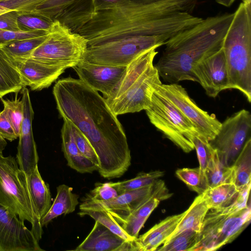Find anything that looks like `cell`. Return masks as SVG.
<instances>
[{"label":"cell","instance_id":"35","mask_svg":"<svg viewBox=\"0 0 251 251\" xmlns=\"http://www.w3.org/2000/svg\"><path fill=\"white\" fill-rule=\"evenodd\" d=\"M78 214L81 217L90 216L126 241L135 239L128 235L112 216L104 210H80Z\"/></svg>","mask_w":251,"mask_h":251},{"label":"cell","instance_id":"48","mask_svg":"<svg viewBox=\"0 0 251 251\" xmlns=\"http://www.w3.org/2000/svg\"><path fill=\"white\" fill-rule=\"evenodd\" d=\"M6 145L7 143L5 139L0 135V153H2V151L4 150Z\"/></svg>","mask_w":251,"mask_h":251},{"label":"cell","instance_id":"20","mask_svg":"<svg viewBox=\"0 0 251 251\" xmlns=\"http://www.w3.org/2000/svg\"><path fill=\"white\" fill-rule=\"evenodd\" d=\"M172 195L164 182L159 179L153 194L118 224L130 237L133 238L138 237L141 229L160 201L169 198Z\"/></svg>","mask_w":251,"mask_h":251},{"label":"cell","instance_id":"28","mask_svg":"<svg viewBox=\"0 0 251 251\" xmlns=\"http://www.w3.org/2000/svg\"><path fill=\"white\" fill-rule=\"evenodd\" d=\"M241 191L232 183H225L208 189L202 195L209 209L220 210L234 204Z\"/></svg>","mask_w":251,"mask_h":251},{"label":"cell","instance_id":"22","mask_svg":"<svg viewBox=\"0 0 251 251\" xmlns=\"http://www.w3.org/2000/svg\"><path fill=\"white\" fill-rule=\"evenodd\" d=\"M125 240L97 221L76 251H119Z\"/></svg>","mask_w":251,"mask_h":251},{"label":"cell","instance_id":"32","mask_svg":"<svg viewBox=\"0 0 251 251\" xmlns=\"http://www.w3.org/2000/svg\"><path fill=\"white\" fill-rule=\"evenodd\" d=\"M200 232L187 229L181 232L165 241L156 251H192L199 242Z\"/></svg>","mask_w":251,"mask_h":251},{"label":"cell","instance_id":"8","mask_svg":"<svg viewBox=\"0 0 251 251\" xmlns=\"http://www.w3.org/2000/svg\"><path fill=\"white\" fill-rule=\"evenodd\" d=\"M145 111L151 124L165 137L186 153L194 150L191 139L194 136L199 134L197 129L157 89L153 93L151 104Z\"/></svg>","mask_w":251,"mask_h":251},{"label":"cell","instance_id":"10","mask_svg":"<svg viewBox=\"0 0 251 251\" xmlns=\"http://www.w3.org/2000/svg\"><path fill=\"white\" fill-rule=\"evenodd\" d=\"M167 40L158 36H129L87 47L84 60L109 66H127L142 52L164 45Z\"/></svg>","mask_w":251,"mask_h":251},{"label":"cell","instance_id":"30","mask_svg":"<svg viewBox=\"0 0 251 251\" xmlns=\"http://www.w3.org/2000/svg\"><path fill=\"white\" fill-rule=\"evenodd\" d=\"M204 173L208 189L223 184L233 183V173L232 166L225 164L220 159L215 149Z\"/></svg>","mask_w":251,"mask_h":251},{"label":"cell","instance_id":"13","mask_svg":"<svg viewBox=\"0 0 251 251\" xmlns=\"http://www.w3.org/2000/svg\"><path fill=\"white\" fill-rule=\"evenodd\" d=\"M95 0H45L34 9L76 32L95 13Z\"/></svg>","mask_w":251,"mask_h":251},{"label":"cell","instance_id":"7","mask_svg":"<svg viewBox=\"0 0 251 251\" xmlns=\"http://www.w3.org/2000/svg\"><path fill=\"white\" fill-rule=\"evenodd\" d=\"M87 48V41L84 37L54 21L45 40L27 57L73 68L84 60Z\"/></svg>","mask_w":251,"mask_h":251},{"label":"cell","instance_id":"31","mask_svg":"<svg viewBox=\"0 0 251 251\" xmlns=\"http://www.w3.org/2000/svg\"><path fill=\"white\" fill-rule=\"evenodd\" d=\"M17 22L21 31H45L50 32L54 21L32 10L19 11Z\"/></svg>","mask_w":251,"mask_h":251},{"label":"cell","instance_id":"45","mask_svg":"<svg viewBox=\"0 0 251 251\" xmlns=\"http://www.w3.org/2000/svg\"><path fill=\"white\" fill-rule=\"evenodd\" d=\"M129 0H95L94 6L95 12L97 11L111 8L125 3Z\"/></svg>","mask_w":251,"mask_h":251},{"label":"cell","instance_id":"11","mask_svg":"<svg viewBox=\"0 0 251 251\" xmlns=\"http://www.w3.org/2000/svg\"><path fill=\"white\" fill-rule=\"evenodd\" d=\"M251 114L243 109L226 118L214 138L209 141L221 160L231 166L246 142L251 138Z\"/></svg>","mask_w":251,"mask_h":251},{"label":"cell","instance_id":"43","mask_svg":"<svg viewBox=\"0 0 251 251\" xmlns=\"http://www.w3.org/2000/svg\"><path fill=\"white\" fill-rule=\"evenodd\" d=\"M17 11L6 12L0 14V29L20 31L18 27Z\"/></svg>","mask_w":251,"mask_h":251},{"label":"cell","instance_id":"23","mask_svg":"<svg viewBox=\"0 0 251 251\" xmlns=\"http://www.w3.org/2000/svg\"><path fill=\"white\" fill-rule=\"evenodd\" d=\"M62 149L68 165L80 173H92L99 167L79 151L74 140L72 124L64 119L61 129Z\"/></svg>","mask_w":251,"mask_h":251},{"label":"cell","instance_id":"42","mask_svg":"<svg viewBox=\"0 0 251 251\" xmlns=\"http://www.w3.org/2000/svg\"><path fill=\"white\" fill-rule=\"evenodd\" d=\"M45 31H23L0 29V45L4 46L19 40L47 35Z\"/></svg>","mask_w":251,"mask_h":251},{"label":"cell","instance_id":"26","mask_svg":"<svg viewBox=\"0 0 251 251\" xmlns=\"http://www.w3.org/2000/svg\"><path fill=\"white\" fill-rule=\"evenodd\" d=\"M209 210L202 194L199 195L188 209L184 212L175 231L166 241L185 230L193 229L200 232L205 216Z\"/></svg>","mask_w":251,"mask_h":251},{"label":"cell","instance_id":"9","mask_svg":"<svg viewBox=\"0 0 251 251\" xmlns=\"http://www.w3.org/2000/svg\"><path fill=\"white\" fill-rule=\"evenodd\" d=\"M250 204L234 212L210 209L200 231L199 240L192 251H212L232 242L251 222Z\"/></svg>","mask_w":251,"mask_h":251},{"label":"cell","instance_id":"3","mask_svg":"<svg viewBox=\"0 0 251 251\" xmlns=\"http://www.w3.org/2000/svg\"><path fill=\"white\" fill-rule=\"evenodd\" d=\"M233 17L234 13L207 17L167 40L154 65L160 76L170 83L197 82L192 72L194 66L222 48Z\"/></svg>","mask_w":251,"mask_h":251},{"label":"cell","instance_id":"19","mask_svg":"<svg viewBox=\"0 0 251 251\" xmlns=\"http://www.w3.org/2000/svg\"><path fill=\"white\" fill-rule=\"evenodd\" d=\"M13 58L25 87L28 86L32 90L48 88L68 68L65 65L48 64L29 57Z\"/></svg>","mask_w":251,"mask_h":251},{"label":"cell","instance_id":"33","mask_svg":"<svg viewBox=\"0 0 251 251\" xmlns=\"http://www.w3.org/2000/svg\"><path fill=\"white\" fill-rule=\"evenodd\" d=\"M176 174L191 190L199 195L202 194L208 189L204 173L199 167L178 169Z\"/></svg>","mask_w":251,"mask_h":251},{"label":"cell","instance_id":"27","mask_svg":"<svg viewBox=\"0 0 251 251\" xmlns=\"http://www.w3.org/2000/svg\"><path fill=\"white\" fill-rule=\"evenodd\" d=\"M29 184L32 200L41 221L51 207V197L49 184L42 178L38 165L29 176Z\"/></svg>","mask_w":251,"mask_h":251},{"label":"cell","instance_id":"47","mask_svg":"<svg viewBox=\"0 0 251 251\" xmlns=\"http://www.w3.org/2000/svg\"><path fill=\"white\" fill-rule=\"evenodd\" d=\"M235 0H216L218 3L226 6H229Z\"/></svg>","mask_w":251,"mask_h":251},{"label":"cell","instance_id":"38","mask_svg":"<svg viewBox=\"0 0 251 251\" xmlns=\"http://www.w3.org/2000/svg\"><path fill=\"white\" fill-rule=\"evenodd\" d=\"M121 194L116 182L97 183L86 198L96 201H105L113 199Z\"/></svg>","mask_w":251,"mask_h":251},{"label":"cell","instance_id":"40","mask_svg":"<svg viewBox=\"0 0 251 251\" xmlns=\"http://www.w3.org/2000/svg\"><path fill=\"white\" fill-rule=\"evenodd\" d=\"M71 124L74 140L79 151L99 167V158L91 143L85 136L72 123Z\"/></svg>","mask_w":251,"mask_h":251},{"label":"cell","instance_id":"16","mask_svg":"<svg viewBox=\"0 0 251 251\" xmlns=\"http://www.w3.org/2000/svg\"><path fill=\"white\" fill-rule=\"evenodd\" d=\"M192 72L209 97L216 98L221 91L230 89L222 48L197 62Z\"/></svg>","mask_w":251,"mask_h":251},{"label":"cell","instance_id":"2","mask_svg":"<svg viewBox=\"0 0 251 251\" xmlns=\"http://www.w3.org/2000/svg\"><path fill=\"white\" fill-rule=\"evenodd\" d=\"M179 11L177 0L148 4L129 1L96 11L76 32L87 40V47L129 36H158L168 40L203 20Z\"/></svg>","mask_w":251,"mask_h":251},{"label":"cell","instance_id":"46","mask_svg":"<svg viewBox=\"0 0 251 251\" xmlns=\"http://www.w3.org/2000/svg\"><path fill=\"white\" fill-rule=\"evenodd\" d=\"M130 1L140 4H148L157 1H159L162 0H129Z\"/></svg>","mask_w":251,"mask_h":251},{"label":"cell","instance_id":"14","mask_svg":"<svg viewBox=\"0 0 251 251\" xmlns=\"http://www.w3.org/2000/svg\"><path fill=\"white\" fill-rule=\"evenodd\" d=\"M24 221L0 203V251H43Z\"/></svg>","mask_w":251,"mask_h":251},{"label":"cell","instance_id":"21","mask_svg":"<svg viewBox=\"0 0 251 251\" xmlns=\"http://www.w3.org/2000/svg\"><path fill=\"white\" fill-rule=\"evenodd\" d=\"M184 212L167 217L147 232L132 240V251H153L162 245L175 231Z\"/></svg>","mask_w":251,"mask_h":251},{"label":"cell","instance_id":"1","mask_svg":"<svg viewBox=\"0 0 251 251\" xmlns=\"http://www.w3.org/2000/svg\"><path fill=\"white\" fill-rule=\"evenodd\" d=\"M53 95L63 120L75 126L94 148L100 176L109 179L122 176L131 165L130 151L124 128L105 98L71 77L58 80Z\"/></svg>","mask_w":251,"mask_h":251},{"label":"cell","instance_id":"24","mask_svg":"<svg viewBox=\"0 0 251 251\" xmlns=\"http://www.w3.org/2000/svg\"><path fill=\"white\" fill-rule=\"evenodd\" d=\"M24 87L14 58L0 45V98L9 93L18 92Z\"/></svg>","mask_w":251,"mask_h":251},{"label":"cell","instance_id":"49","mask_svg":"<svg viewBox=\"0 0 251 251\" xmlns=\"http://www.w3.org/2000/svg\"><path fill=\"white\" fill-rule=\"evenodd\" d=\"M243 2L247 6H251V0H242Z\"/></svg>","mask_w":251,"mask_h":251},{"label":"cell","instance_id":"17","mask_svg":"<svg viewBox=\"0 0 251 251\" xmlns=\"http://www.w3.org/2000/svg\"><path fill=\"white\" fill-rule=\"evenodd\" d=\"M73 68L79 79L107 98L114 90L122 77L126 66L99 65L83 60Z\"/></svg>","mask_w":251,"mask_h":251},{"label":"cell","instance_id":"36","mask_svg":"<svg viewBox=\"0 0 251 251\" xmlns=\"http://www.w3.org/2000/svg\"><path fill=\"white\" fill-rule=\"evenodd\" d=\"M164 174V172L159 170L149 173H141L133 178L116 182V183L119 190L122 194L126 191L152 184Z\"/></svg>","mask_w":251,"mask_h":251},{"label":"cell","instance_id":"18","mask_svg":"<svg viewBox=\"0 0 251 251\" xmlns=\"http://www.w3.org/2000/svg\"><path fill=\"white\" fill-rule=\"evenodd\" d=\"M22 100L24 102V118L22 123L19 141L17 147L16 160L21 169L28 176L38 165L39 156L34 140L32 122L34 112L28 90L23 88Z\"/></svg>","mask_w":251,"mask_h":251},{"label":"cell","instance_id":"41","mask_svg":"<svg viewBox=\"0 0 251 251\" xmlns=\"http://www.w3.org/2000/svg\"><path fill=\"white\" fill-rule=\"evenodd\" d=\"M45 0H1L0 14L11 11H29L34 10Z\"/></svg>","mask_w":251,"mask_h":251},{"label":"cell","instance_id":"34","mask_svg":"<svg viewBox=\"0 0 251 251\" xmlns=\"http://www.w3.org/2000/svg\"><path fill=\"white\" fill-rule=\"evenodd\" d=\"M48 35L25 39L2 46L13 57L26 58L45 40Z\"/></svg>","mask_w":251,"mask_h":251},{"label":"cell","instance_id":"39","mask_svg":"<svg viewBox=\"0 0 251 251\" xmlns=\"http://www.w3.org/2000/svg\"><path fill=\"white\" fill-rule=\"evenodd\" d=\"M191 142L196 151L199 168L204 172L214 149L208 140L199 134L194 136Z\"/></svg>","mask_w":251,"mask_h":251},{"label":"cell","instance_id":"37","mask_svg":"<svg viewBox=\"0 0 251 251\" xmlns=\"http://www.w3.org/2000/svg\"><path fill=\"white\" fill-rule=\"evenodd\" d=\"M6 116L19 137L24 118V102L22 99L14 100L1 99Z\"/></svg>","mask_w":251,"mask_h":251},{"label":"cell","instance_id":"25","mask_svg":"<svg viewBox=\"0 0 251 251\" xmlns=\"http://www.w3.org/2000/svg\"><path fill=\"white\" fill-rule=\"evenodd\" d=\"M53 202L40 223L42 227L47 226L53 219L63 214L73 212L79 203L78 195L73 192V188L65 184L57 186Z\"/></svg>","mask_w":251,"mask_h":251},{"label":"cell","instance_id":"44","mask_svg":"<svg viewBox=\"0 0 251 251\" xmlns=\"http://www.w3.org/2000/svg\"><path fill=\"white\" fill-rule=\"evenodd\" d=\"M0 135L10 141L18 137L4 110L0 112Z\"/></svg>","mask_w":251,"mask_h":251},{"label":"cell","instance_id":"4","mask_svg":"<svg viewBox=\"0 0 251 251\" xmlns=\"http://www.w3.org/2000/svg\"><path fill=\"white\" fill-rule=\"evenodd\" d=\"M156 49L146 50L127 65L117 87L105 98L116 115L145 110L150 106L153 93L162 84L153 63Z\"/></svg>","mask_w":251,"mask_h":251},{"label":"cell","instance_id":"12","mask_svg":"<svg viewBox=\"0 0 251 251\" xmlns=\"http://www.w3.org/2000/svg\"><path fill=\"white\" fill-rule=\"evenodd\" d=\"M156 89L192 124L200 135L210 141L218 133L222 123L215 114H209L199 107L181 85L177 83H162Z\"/></svg>","mask_w":251,"mask_h":251},{"label":"cell","instance_id":"15","mask_svg":"<svg viewBox=\"0 0 251 251\" xmlns=\"http://www.w3.org/2000/svg\"><path fill=\"white\" fill-rule=\"evenodd\" d=\"M158 181L159 179L152 184L125 192L108 201H96L85 197L79 205V209L104 210L119 223L153 194Z\"/></svg>","mask_w":251,"mask_h":251},{"label":"cell","instance_id":"29","mask_svg":"<svg viewBox=\"0 0 251 251\" xmlns=\"http://www.w3.org/2000/svg\"><path fill=\"white\" fill-rule=\"evenodd\" d=\"M233 169V183L239 190L251 184V138L245 143L242 149L231 165Z\"/></svg>","mask_w":251,"mask_h":251},{"label":"cell","instance_id":"50","mask_svg":"<svg viewBox=\"0 0 251 251\" xmlns=\"http://www.w3.org/2000/svg\"></svg>","mask_w":251,"mask_h":251},{"label":"cell","instance_id":"5","mask_svg":"<svg viewBox=\"0 0 251 251\" xmlns=\"http://www.w3.org/2000/svg\"><path fill=\"white\" fill-rule=\"evenodd\" d=\"M230 89L251 101V6L240 4L224 39L223 47Z\"/></svg>","mask_w":251,"mask_h":251},{"label":"cell","instance_id":"6","mask_svg":"<svg viewBox=\"0 0 251 251\" xmlns=\"http://www.w3.org/2000/svg\"><path fill=\"white\" fill-rule=\"evenodd\" d=\"M0 203L23 221L32 225L38 241L43 229L30 194L29 176L18 165L15 157L0 153Z\"/></svg>","mask_w":251,"mask_h":251}]
</instances>
